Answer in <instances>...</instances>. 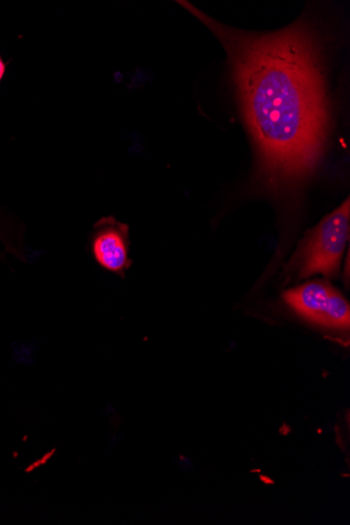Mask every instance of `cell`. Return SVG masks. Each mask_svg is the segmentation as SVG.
Wrapping results in <instances>:
<instances>
[{
  "label": "cell",
  "instance_id": "2",
  "mask_svg": "<svg viewBox=\"0 0 350 525\" xmlns=\"http://www.w3.org/2000/svg\"><path fill=\"white\" fill-rule=\"evenodd\" d=\"M349 199L308 233L292 265L299 277L322 274L333 278L339 273L341 259L349 237Z\"/></svg>",
  "mask_w": 350,
  "mask_h": 525
},
{
  "label": "cell",
  "instance_id": "5",
  "mask_svg": "<svg viewBox=\"0 0 350 525\" xmlns=\"http://www.w3.org/2000/svg\"><path fill=\"white\" fill-rule=\"evenodd\" d=\"M6 72V65L5 62L4 61V59L2 58V56H0V82L3 81L4 75Z\"/></svg>",
  "mask_w": 350,
  "mask_h": 525
},
{
  "label": "cell",
  "instance_id": "3",
  "mask_svg": "<svg viewBox=\"0 0 350 525\" xmlns=\"http://www.w3.org/2000/svg\"><path fill=\"white\" fill-rule=\"evenodd\" d=\"M283 298L305 320L333 330H349L348 302L328 284L309 282L288 290Z\"/></svg>",
  "mask_w": 350,
  "mask_h": 525
},
{
  "label": "cell",
  "instance_id": "6",
  "mask_svg": "<svg viewBox=\"0 0 350 525\" xmlns=\"http://www.w3.org/2000/svg\"><path fill=\"white\" fill-rule=\"evenodd\" d=\"M8 236H5V232L2 225H0V240L6 245V240H8Z\"/></svg>",
  "mask_w": 350,
  "mask_h": 525
},
{
  "label": "cell",
  "instance_id": "4",
  "mask_svg": "<svg viewBox=\"0 0 350 525\" xmlns=\"http://www.w3.org/2000/svg\"><path fill=\"white\" fill-rule=\"evenodd\" d=\"M92 255L102 269L114 274L130 267L129 258V227L112 218H103L94 226L89 238Z\"/></svg>",
  "mask_w": 350,
  "mask_h": 525
},
{
  "label": "cell",
  "instance_id": "1",
  "mask_svg": "<svg viewBox=\"0 0 350 525\" xmlns=\"http://www.w3.org/2000/svg\"><path fill=\"white\" fill-rule=\"evenodd\" d=\"M225 47L238 96L257 151L260 173L274 190L296 185L319 163L329 130V103L320 44L298 22L272 33L225 27L182 3Z\"/></svg>",
  "mask_w": 350,
  "mask_h": 525
}]
</instances>
